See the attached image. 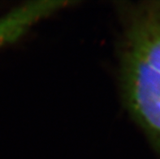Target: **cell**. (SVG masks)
I'll return each mask as SVG.
<instances>
[{"mask_svg": "<svg viewBox=\"0 0 160 159\" xmlns=\"http://www.w3.org/2000/svg\"><path fill=\"white\" fill-rule=\"evenodd\" d=\"M124 53L160 74V2L142 4L130 12Z\"/></svg>", "mask_w": 160, "mask_h": 159, "instance_id": "7a4b0ae2", "label": "cell"}, {"mask_svg": "<svg viewBox=\"0 0 160 159\" xmlns=\"http://www.w3.org/2000/svg\"><path fill=\"white\" fill-rule=\"evenodd\" d=\"M121 85L132 116L160 148V74L123 53Z\"/></svg>", "mask_w": 160, "mask_h": 159, "instance_id": "6da1fadb", "label": "cell"}]
</instances>
